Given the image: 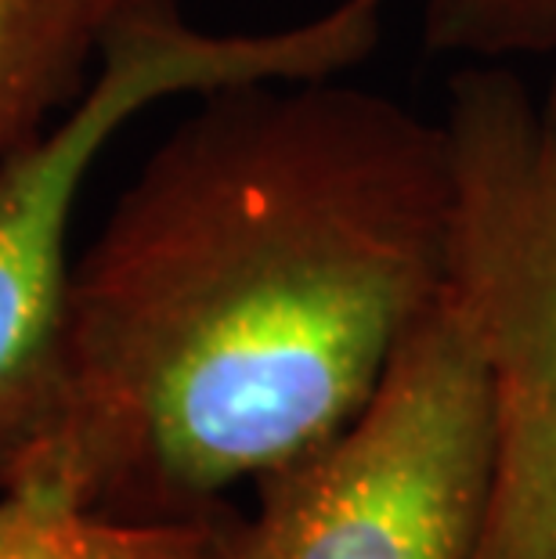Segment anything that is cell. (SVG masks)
<instances>
[{
	"mask_svg": "<svg viewBox=\"0 0 556 559\" xmlns=\"http://www.w3.org/2000/svg\"><path fill=\"white\" fill-rule=\"evenodd\" d=\"M390 0H336L322 15L260 33H210L181 8L109 44L91 87L0 166V495H11L55 423L62 390L73 217L94 163L167 98L253 80L340 76L383 40Z\"/></svg>",
	"mask_w": 556,
	"mask_h": 559,
	"instance_id": "2",
	"label": "cell"
},
{
	"mask_svg": "<svg viewBox=\"0 0 556 559\" xmlns=\"http://www.w3.org/2000/svg\"><path fill=\"white\" fill-rule=\"evenodd\" d=\"M488 383L452 296L394 354L365 412L257 480L232 559H473L488 502Z\"/></svg>",
	"mask_w": 556,
	"mask_h": 559,
	"instance_id": "4",
	"label": "cell"
},
{
	"mask_svg": "<svg viewBox=\"0 0 556 559\" xmlns=\"http://www.w3.org/2000/svg\"><path fill=\"white\" fill-rule=\"evenodd\" d=\"M181 0H0V166L91 87L109 44Z\"/></svg>",
	"mask_w": 556,
	"mask_h": 559,
	"instance_id": "5",
	"label": "cell"
},
{
	"mask_svg": "<svg viewBox=\"0 0 556 559\" xmlns=\"http://www.w3.org/2000/svg\"><path fill=\"white\" fill-rule=\"evenodd\" d=\"M456 195L445 120L343 73L199 94L73 260L55 423L11 495L235 516L380 390L445 293Z\"/></svg>",
	"mask_w": 556,
	"mask_h": 559,
	"instance_id": "1",
	"label": "cell"
},
{
	"mask_svg": "<svg viewBox=\"0 0 556 559\" xmlns=\"http://www.w3.org/2000/svg\"><path fill=\"white\" fill-rule=\"evenodd\" d=\"M235 520L127 527L37 495H0V559H232Z\"/></svg>",
	"mask_w": 556,
	"mask_h": 559,
	"instance_id": "6",
	"label": "cell"
},
{
	"mask_svg": "<svg viewBox=\"0 0 556 559\" xmlns=\"http://www.w3.org/2000/svg\"><path fill=\"white\" fill-rule=\"evenodd\" d=\"M445 127L456 231L445 293L488 383L492 466L473 559H556V73L459 69Z\"/></svg>",
	"mask_w": 556,
	"mask_h": 559,
	"instance_id": "3",
	"label": "cell"
},
{
	"mask_svg": "<svg viewBox=\"0 0 556 559\" xmlns=\"http://www.w3.org/2000/svg\"><path fill=\"white\" fill-rule=\"evenodd\" d=\"M423 37L477 62L556 55V0H427Z\"/></svg>",
	"mask_w": 556,
	"mask_h": 559,
	"instance_id": "7",
	"label": "cell"
}]
</instances>
